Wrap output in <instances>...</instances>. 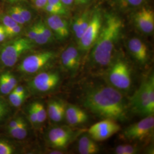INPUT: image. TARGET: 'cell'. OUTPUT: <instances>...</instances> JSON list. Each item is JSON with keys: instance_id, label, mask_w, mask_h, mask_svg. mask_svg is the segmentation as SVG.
<instances>
[{"instance_id": "obj_33", "label": "cell", "mask_w": 154, "mask_h": 154, "mask_svg": "<svg viewBox=\"0 0 154 154\" xmlns=\"http://www.w3.org/2000/svg\"><path fill=\"white\" fill-rule=\"evenodd\" d=\"M37 32L38 26L37 22H35L26 30V31L24 32V36L33 42L36 37Z\"/></svg>"}, {"instance_id": "obj_1", "label": "cell", "mask_w": 154, "mask_h": 154, "mask_svg": "<svg viewBox=\"0 0 154 154\" xmlns=\"http://www.w3.org/2000/svg\"><path fill=\"white\" fill-rule=\"evenodd\" d=\"M83 105L98 116L124 121L127 118V106L121 91L112 86H99L88 90Z\"/></svg>"}, {"instance_id": "obj_23", "label": "cell", "mask_w": 154, "mask_h": 154, "mask_svg": "<svg viewBox=\"0 0 154 154\" xmlns=\"http://www.w3.org/2000/svg\"><path fill=\"white\" fill-rule=\"evenodd\" d=\"M121 127L117 123L116 125L102 129L98 131L89 134L90 137L95 141H102L110 138L120 130Z\"/></svg>"}, {"instance_id": "obj_8", "label": "cell", "mask_w": 154, "mask_h": 154, "mask_svg": "<svg viewBox=\"0 0 154 154\" xmlns=\"http://www.w3.org/2000/svg\"><path fill=\"white\" fill-rule=\"evenodd\" d=\"M103 24L101 12L96 10L92 14L90 21L81 38L78 41L80 51H88L93 46L98 37Z\"/></svg>"}, {"instance_id": "obj_7", "label": "cell", "mask_w": 154, "mask_h": 154, "mask_svg": "<svg viewBox=\"0 0 154 154\" xmlns=\"http://www.w3.org/2000/svg\"><path fill=\"white\" fill-rule=\"evenodd\" d=\"M111 63L107 72L111 86L119 91H128L131 86V74L128 63L119 57Z\"/></svg>"}, {"instance_id": "obj_20", "label": "cell", "mask_w": 154, "mask_h": 154, "mask_svg": "<svg viewBox=\"0 0 154 154\" xmlns=\"http://www.w3.org/2000/svg\"><path fill=\"white\" fill-rule=\"evenodd\" d=\"M29 125L28 119L23 122L19 126L10 130H4L6 137L7 138L15 140L17 141H21L26 139L29 134Z\"/></svg>"}, {"instance_id": "obj_41", "label": "cell", "mask_w": 154, "mask_h": 154, "mask_svg": "<svg viewBox=\"0 0 154 154\" xmlns=\"http://www.w3.org/2000/svg\"><path fill=\"white\" fill-rule=\"evenodd\" d=\"M90 1V0H78L76 3L78 4H85L88 3Z\"/></svg>"}, {"instance_id": "obj_25", "label": "cell", "mask_w": 154, "mask_h": 154, "mask_svg": "<svg viewBox=\"0 0 154 154\" xmlns=\"http://www.w3.org/2000/svg\"><path fill=\"white\" fill-rule=\"evenodd\" d=\"M29 94V93H27L22 94H19L13 91H11V93L9 95H8L6 97L8 102H9L10 105H11L13 108L17 109L20 108L21 106H22L24 103V102L28 97Z\"/></svg>"}, {"instance_id": "obj_39", "label": "cell", "mask_w": 154, "mask_h": 154, "mask_svg": "<svg viewBox=\"0 0 154 154\" xmlns=\"http://www.w3.org/2000/svg\"><path fill=\"white\" fill-rule=\"evenodd\" d=\"M74 0H61L62 4L66 7L72 5Z\"/></svg>"}, {"instance_id": "obj_24", "label": "cell", "mask_w": 154, "mask_h": 154, "mask_svg": "<svg viewBox=\"0 0 154 154\" xmlns=\"http://www.w3.org/2000/svg\"><path fill=\"white\" fill-rule=\"evenodd\" d=\"M33 107L35 110L36 116L37 117V121L38 127L41 126L47 119L48 114H47V110L44 104L38 100L34 101L32 102Z\"/></svg>"}, {"instance_id": "obj_13", "label": "cell", "mask_w": 154, "mask_h": 154, "mask_svg": "<svg viewBox=\"0 0 154 154\" xmlns=\"http://www.w3.org/2000/svg\"><path fill=\"white\" fill-rule=\"evenodd\" d=\"M53 33L55 39L63 41L69 35L68 23L63 17L57 15H50L45 21Z\"/></svg>"}, {"instance_id": "obj_9", "label": "cell", "mask_w": 154, "mask_h": 154, "mask_svg": "<svg viewBox=\"0 0 154 154\" xmlns=\"http://www.w3.org/2000/svg\"><path fill=\"white\" fill-rule=\"evenodd\" d=\"M154 130V115H151L127 127L122 135L128 140H143L152 137Z\"/></svg>"}, {"instance_id": "obj_10", "label": "cell", "mask_w": 154, "mask_h": 154, "mask_svg": "<svg viewBox=\"0 0 154 154\" xmlns=\"http://www.w3.org/2000/svg\"><path fill=\"white\" fill-rule=\"evenodd\" d=\"M74 132L66 126L50 128L46 134L47 143L52 149L62 150L66 149L74 138Z\"/></svg>"}, {"instance_id": "obj_36", "label": "cell", "mask_w": 154, "mask_h": 154, "mask_svg": "<svg viewBox=\"0 0 154 154\" xmlns=\"http://www.w3.org/2000/svg\"><path fill=\"white\" fill-rule=\"evenodd\" d=\"M8 40L5 29L4 26L0 23V44Z\"/></svg>"}, {"instance_id": "obj_19", "label": "cell", "mask_w": 154, "mask_h": 154, "mask_svg": "<svg viewBox=\"0 0 154 154\" xmlns=\"http://www.w3.org/2000/svg\"><path fill=\"white\" fill-rule=\"evenodd\" d=\"M78 150L81 154H94L99 152V147L90 135H83L79 139Z\"/></svg>"}, {"instance_id": "obj_38", "label": "cell", "mask_w": 154, "mask_h": 154, "mask_svg": "<svg viewBox=\"0 0 154 154\" xmlns=\"http://www.w3.org/2000/svg\"><path fill=\"white\" fill-rule=\"evenodd\" d=\"M35 5L39 9H44L48 3V0H33Z\"/></svg>"}, {"instance_id": "obj_29", "label": "cell", "mask_w": 154, "mask_h": 154, "mask_svg": "<svg viewBox=\"0 0 154 154\" xmlns=\"http://www.w3.org/2000/svg\"><path fill=\"white\" fill-rule=\"evenodd\" d=\"M6 13H7L8 15L11 17V18L13 20H14L17 23L22 25L23 26H24L26 25L23 19L22 18L20 13L17 10L14 5L9 6L6 11Z\"/></svg>"}, {"instance_id": "obj_21", "label": "cell", "mask_w": 154, "mask_h": 154, "mask_svg": "<svg viewBox=\"0 0 154 154\" xmlns=\"http://www.w3.org/2000/svg\"><path fill=\"white\" fill-rule=\"evenodd\" d=\"M16 110L10 105L6 97L0 96V129L15 114Z\"/></svg>"}, {"instance_id": "obj_34", "label": "cell", "mask_w": 154, "mask_h": 154, "mask_svg": "<svg viewBox=\"0 0 154 154\" xmlns=\"http://www.w3.org/2000/svg\"><path fill=\"white\" fill-rule=\"evenodd\" d=\"M119 4L124 6L136 7L140 5L143 0H117Z\"/></svg>"}, {"instance_id": "obj_11", "label": "cell", "mask_w": 154, "mask_h": 154, "mask_svg": "<svg viewBox=\"0 0 154 154\" xmlns=\"http://www.w3.org/2000/svg\"><path fill=\"white\" fill-rule=\"evenodd\" d=\"M79 50L76 46L69 45L63 51L61 55V63L63 70L73 74L77 72L81 61Z\"/></svg>"}, {"instance_id": "obj_15", "label": "cell", "mask_w": 154, "mask_h": 154, "mask_svg": "<svg viewBox=\"0 0 154 154\" xmlns=\"http://www.w3.org/2000/svg\"><path fill=\"white\" fill-rule=\"evenodd\" d=\"M66 105L60 99H50L47 103V114L50 121L54 123L62 122L65 119Z\"/></svg>"}, {"instance_id": "obj_37", "label": "cell", "mask_w": 154, "mask_h": 154, "mask_svg": "<svg viewBox=\"0 0 154 154\" xmlns=\"http://www.w3.org/2000/svg\"><path fill=\"white\" fill-rule=\"evenodd\" d=\"M47 4L59 7L60 8H66V6L62 4L61 0H48Z\"/></svg>"}, {"instance_id": "obj_5", "label": "cell", "mask_w": 154, "mask_h": 154, "mask_svg": "<svg viewBox=\"0 0 154 154\" xmlns=\"http://www.w3.org/2000/svg\"><path fill=\"white\" fill-rule=\"evenodd\" d=\"M130 104L132 110L140 116L154 115V76L151 74L141 83L132 96Z\"/></svg>"}, {"instance_id": "obj_35", "label": "cell", "mask_w": 154, "mask_h": 154, "mask_svg": "<svg viewBox=\"0 0 154 154\" xmlns=\"http://www.w3.org/2000/svg\"><path fill=\"white\" fill-rule=\"evenodd\" d=\"M16 93L19 94H22L27 93H29L28 88L26 86H23L22 85H20V83L17 85L13 89L12 91Z\"/></svg>"}, {"instance_id": "obj_26", "label": "cell", "mask_w": 154, "mask_h": 154, "mask_svg": "<svg viewBox=\"0 0 154 154\" xmlns=\"http://www.w3.org/2000/svg\"><path fill=\"white\" fill-rule=\"evenodd\" d=\"M138 147L131 144L119 145L115 149L116 154H135L138 153Z\"/></svg>"}, {"instance_id": "obj_2", "label": "cell", "mask_w": 154, "mask_h": 154, "mask_svg": "<svg viewBox=\"0 0 154 154\" xmlns=\"http://www.w3.org/2000/svg\"><path fill=\"white\" fill-rule=\"evenodd\" d=\"M105 18L90 54L91 62L99 66H108L112 62V53L123 26L121 18L115 14H107Z\"/></svg>"}, {"instance_id": "obj_31", "label": "cell", "mask_w": 154, "mask_h": 154, "mask_svg": "<svg viewBox=\"0 0 154 154\" xmlns=\"http://www.w3.org/2000/svg\"><path fill=\"white\" fill-rule=\"evenodd\" d=\"M17 10L20 13L21 16L23 19L26 25L29 23L32 20V14L31 11L24 6L18 4H14Z\"/></svg>"}, {"instance_id": "obj_22", "label": "cell", "mask_w": 154, "mask_h": 154, "mask_svg": "<svg viewBox=\"0 0 154 154\" xmlns=\"http://www.w3.org/2000/svg\"><path fill=\"white\" fill-rule=\"evenodd\" d=\"M18 141L10 138H0V154L22 153V148Z\"/></svg>"}, {"instance_id": "obj_4", "label": "cell", "mask_w": 154, "mask_h": 154, "mask_svg": "<svg viewBox=\"0 0 154 154\" xmlns=\"http://www.w3.org/2000/svg\"><path fill=\"white\" fill-rule=\"evenodd\" d=\"M57 56V53L52 50L27 53L22 57L13 70L20 76L33 77L39 72L50 69Z\"/></svg>"}, {"instance_id": "obj_42", "label": "cell", "mask_w": 154, "mask_h": 154, "mask_svg": "<svg viewBox=\"0 0 154 154\" xmlns=\"http://www.w3.org/2000/svg\"><path fill=\"white\" fill-rule=\"evenodd\" d=\"M74 1H75V2H77V1H78V0H74Z\"/></svg>"}, {"instance_id": "obj_14", "label": "cell", "mask_w": 154, "mask_h": 154, "mask_svg": "<svg viewBox=\"0 0 154 154\" xmlns=\"http://www.w3.org/2000/svg\"><path fill=\"white\" fill-rule=\"evenodd\" d=\"M19 74L13 69L0 70V96L6 97L20 82Z\"/></svg>"}, {"instance_id": "obj_17", "label": "cell", "mask_w": 154, "mask_h": 154, "mask_svg": "<svg viewBox=\"0 0 154 154\" xmlns=\"http://www.w3.org/2000/svg\"><path fill=\"white\" fill-rule=\"evenodd\" d=\"M67 122L72 126L83 124L88 121V115L85 111L75 105H66L65 116Z\"/></svg>"}, {"instance_id": "obj_6", "label": "cell", "mask_w": 154, "mask_h": 154, "mask_svg": "<svg viewBox=\"0 0 154 154\" xmlns=\"http://www.w3.org/2000/svg\"><path fill=\"white\" fill-rule=\"evenodd\" d=\"M61 80L59 72L50 69L31 77L26 86L29 93L44 95L52 93L58 88Z\"/></svg>"}, {"instance_id": "obj_30", "label": "cell", "mask_w": 154, "mask_h": 154, "mask_svg": "<svg viewBox=\"0 0 154 154\" xmlns=\"http://www.w3.org/2000/svg\"><path fill=\"white\" fill-rule=\"evenodd\" d=\"M37 22L38 26L39 29L40 31L42 33V34L44 35L50 41L53 42L54 39L55 37L54 36V34L50 29L49 28V26L47 25L46 22L44 21H42L41 20L38 21Z\"/></svg>"}, {"instance_id": "obj_12", "label": "cell", "mask_w": 154, "mask_h": 154, "mask_svg": "<svg viewBox=\"0 0 154 154\" xmlns=\"http://www.w3.org/2000/svg\"><path fill=\"white\" fill-rule=\"evenodd\" d=\"M135 26L143 33L151 34L154 29V11L148 8L143 7L134 17Z\"/></svg>"}, {"instance_id": "obj_3", "label": "cell", "mask_w": 154, "mask_h": 154, "mask_svg": "<svg viewBox=\"0 0 154 154\" xmlns=\"http://www.w3.org/2000/svg\"><path fill=\"white\" fill-rule=\"evenodd\" d=\"M35 46L32 41L22 35L0 44V70L13 69L22 57Z\"/></svg>"}, {"instance_id": "obj_28", "label": "cell", "mask_w": 154, "mask_h": 154, "mask_svg": "<svg viewBox=\"0 0 154 154\" xmlns=\"http://www.w3.org/2000/svg\"><path fill=\"white\" fill-rule=\"evenodd\" d=\"M45 11L49 13L50 15H57L60 16H66L68 14L67 8H60L59 7L46 4L44 8Z\"/></svg>"}, {"instance_id": "obj_27", "label": "cell", "mask_w": 154, "mask_h": 154, "mask_svg": "<svg viewBox=\"0 0 154 154\" xmlns=\"http://www.w3.org/2000/svg\"><path fill=\"white\" fill-rule=\"evenodd\" d=\"M26 119L30 125L34 128H39L37 117L32 103L26 108Z\"/></svg>"}, {"instance_id": "obj_16", "label": "cell", "mask_w": 154, "mask_h": 154, "mask_svg": "<svg viewBox=\"0 0 154 154\" xmlns=\"http://www.w3.org/2000/svg\"><path fill=\"white\" fill-rule=\"evenodd\" d=\"M128 48L133 58L138 63L143 65L149 58V51L147 45L138 38H132L128 42Z\"/></svg>"}, {"instance_id": "obj_32", "label": "cell", "mask_w": 154, "mask_h": 154, "mask_svg": "<svg viewBox=\"0 0 154 154\" xmlns=\"http://www.w3.org/2000/svg\"><path fill=\"white\" fill-rule=\"evenodd\" d=\"M0 23L5 29L14 27L18 24L6 13L0 14Z\"/></svg>"}, {"instance_id": "obj_40", "label": "cell", "mask_w": 154, "mask_h": 154, "mask_svg": "<svg viewBox=\"0 0 154 154\" xmlns=\"http://www.w3.org/2000/svg\"><path fill=\"white\" fill-rule=\"evenodd\" d=\"M4 1H5L7 2L10 3L11 4H17L19 2H21L22 1H25V0H4Z\"/></svg>"}, {"instance_id": "obj_18", "label": "cell", "mask_w": 154, "mask_h": 154, "mask_svg": "<svg viewBox=\"0 0 154 154\" xmlns=\"http://www.w3.org/2000/svg\"><path fill=\"white\" fill-rule=\"evenodd\" d=\"M91 15L92 14L90 11H85L82 14L78 17L72 23V30L75 34L77 41L81 38L85 32L90 21Z\"/></svg>"}]
</instances>
